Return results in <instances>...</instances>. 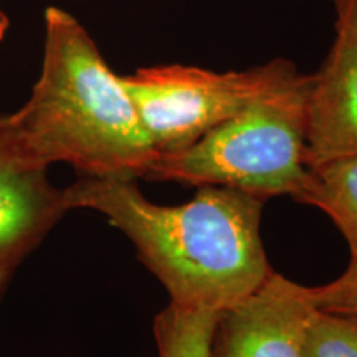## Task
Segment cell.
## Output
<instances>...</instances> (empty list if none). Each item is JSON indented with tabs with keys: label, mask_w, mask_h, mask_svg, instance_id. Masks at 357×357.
I'll use <instances>...</instances> for the list:
<instances>
[{
	"label": "cell",
	"mask_w": 357,
	"mask_h": 357,
	"mask_svg": "<svg viewBox=\"0 0 357 357\" xmlns=\"http://www.w3.org/2000/svg\"><path fill=\"white\" fill-rule=\"evenodd\" d=\"M305 357H357V316L316 310L306 328Z\"/></svg>",
	"instance_id": "10"
},
{
	"label": "cell",
	"mask_w": 357,
	"mask_h": 357,
	"mask_svg": "<svg viewBox=\"0 0 357 357\" xmlns=\"http://www.w3.org/2000/svg\"><path fill=\"white\" fill-rule=\"evenodd\" d=\"M333 2H334V0H333Z\"/></svg>",
	"instance_id": "13"
},
{
	"label": "cell",
	"mask_w": 357,
	"mask_h": 357,
	"mask_svg": "<svg viewBox=\"0 0 357 357\" xmlns=\"http://www.w3.org/2000/svg\"><path fill=\"white\" fill-rule=\"evenodd\" d=\"M318 310L310 288L271 271L245 300L223 311L213 357H305L306 328Z\"/></svg>",
	"instance_id": "6"
},
{
	"label": "cell",
	"mask_w": 357,
	"mask_h": 357,
	"mask_svg": "<svg viewBox=\"0 0 357 357\" xmlns=\"http://www.w3.org/2000/svg\"><path fill=\"white\" fill-rule=\"evenodd\" d=\"M66 212L65 189H56L47 169L20 154L6 116H0V294Z\"/></svg>",
	"instance_id": "7"
},
{
	"label": "cell",
	"mask_w": 357,
	"mask_h": 357,
	"mask_svg": "<svg viewBox=\"0 0 357 357\" xmlns=\"http://www.w3.org/2000/svg\"><path fill=\"white\" fill-rule=\"evenodd\" d=\"M6 119L20 154L35 167L65 162L82 177L146 178L158 155L121 77L86 29L58 7L45 10L38 82Z\"/></svg>",
	"instance_id": "2"
},
{
	"label": "cell",
	"mask_w": 357,
	"mask_h": 357,
	"mask_svg": "<svg viewBox=\"0 0 357 357\" xmlns=\"http://www.w3.org/2000/svg\"><path fill=\"white\" fill-rule=\"evenodd\" d=\"M220 314L169 305L154 321L158 357H213V336Z\"/></svg>",
	"instance_id": "9"
},
{
	"label": "cell",
	"mask_w": 357,
	"mask_h": 357,
	"mask_svg": "<svg viewBox=\"0 0 357 357\" xmlns=\"http://www.w3.org/2000/svg\"><path fill=\"white\" fill-rule=\"evenodd\" d=\"M65 195L70 211L100 212L131 240L171 305L223 312L273 271L260 235L265 200L242 190L200 185L184 204L158 205L136 178L82 177Z\"/></svg>",
	"instance_id": "1"
},
{
	"label": "cell",
	"mask_w": 357,
	"mask_h": 357,
	"mask_svg": "<svg viewBox=\"0 0 357 357\" xmlns=\"http://www.w3.org/2000/svg\"><path fill=\"white\" fill-rule=\"evenodd\" d=\"M311 75L268 93L185 149L160 153L146 178L220 185L258 199H296L307 178L306 101Z\"/></svg>",
	"instance_id": "3"
},
{
	"label": "cell",
	"mask_w": 357,
	"mask_h": 357,
	"mask_svg": "<svg viewBox=\"0 0 357 357\" xmlns=\"http://www.w3.org/2000/svg\"><path fill=\"white\" fill-rule=\"evenodd\" d=\"M294 200L318 207L331 218L349 247V265H357V155L307 167L306 184Z\"/></svg>",
	"instance_id": "8"
},
{
	"label": "cell",
	"mask_w": 357,
	"mask_h": 357,
	"mask_svg": "<svg viewBox=\"0 0 357 357\" xmlns=\"http://www.w3.org/2000/svg\"><path fill=\"white\" fill-rule=\"evenodd\" d=\"M301 77L291 61L276 58L243 71L184 65L139 68L121 77L155 153H174L199 141L252 102Z\"/></svg>",
	"instance_id": "4"
},
{
	"label": "cell",
	"mask_w": 357,
	"mask_h": 357,
	"mask_svg": "<svg viewBox=\"0 0 357 357\" xmlns=\"http://www.w3.org/2000/svg\"><path fill=\"white\" fill-rule=\"evenodd\" d=\"M333 3L336 35L307 91L306 167L357 155V0Z\"/></svg>",
	"instance_id": "5"
},
{
	"label": "cell",
	"mask_w": 357,
	"mask_h": 357,
	"mask_svg": "<svg viewBox=\"0 0 357 357\" xmlns=\"http://www.w3.org/2000/svg\"><path fill=\"white\" fill-rule=\"evenodd\" d=\"M8 26H10V20H8V17L0 10V42H2L3 38H6V35L8 32Z\"/></svg>",
	"instance_id": "12"
},
{
	"label": "cell",
	"mask_w": 357,
	"mask_h": 357,
	"mask_svg": "<svg viewBox=\"0 0 357 357\" xmlns=\"http://www.w3.org/2000/svg\"><path fill=\"white\" fill-rule=\"evenodd\" d=\"M318 310L357 316V265H349L339 278L323 287L310 288Z\"/></svg>",
	"instance_id": "11"
}]
</instances>
